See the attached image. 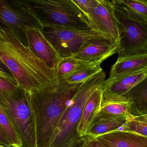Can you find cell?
I'll list each match as a JSON object with an SVG mask.
<instances>
[{"mask_svg":"<svg viewBox=\"0 0 147 147\" xmlns=\"http://www.w3.org/2000/svg\"><path fill=\"white\" fill-rule=\"evenodd\" d=\"M0 60L14 76L19 86L29 92L59 82L56 71L38 58L12 30L1 26Z\"/></svg>","mask_w":147,"mask_h":147,"instance_id":"obj_1","label":"cell"},{"mask_svg":"<svg viewBox=\"0 0 147 147\" xmlns=\"http://www.w3.org/2000/svg\"><path fill=\"white\" fill-rule=\"evenodd\" d=\"M82 83L71 84L62 80L30 93L38 147H49L63 113Z\"/></svg>","mask_w":147,"mask_h":147,"instance_id":"obj_2","label":"cell"},{"mask_svg":"<svg viewBox=\"0 0 147 147\" xmlns=\"http://www.w3.org/2000/svg\"><path fill=\"white\" fill-rule=\"evenodd\" d=\"M106 74L102 70L80 85L63 113L49 147H71L81 138L78 127L87 102L91 95L103 86Z\"/></svg>","mask_w":147,"mask_h":147,"instance_id":"obj_3","label":"cell"},{"mask_svg":"<svg viewBox=\"0 0 147 147\" xmlns=\"http://www.w3.org/2000/svg\"><path fill=\"white\" fill-rule=\"evenodd\" d=\"M0 108L14 127L22 147H38L36 123L30 93L20 87L11 92H0Z\"/></svg>","mask_w":147,"mask_h":147,"instance_id":"obj_4","label":"cell"},{"mask_svg":"<svg viewBox=\"0 0 147 147\" xmlns=\"http://www.w3.org/2000/svg\"><path fill=\"white\" fill-rule=\"evenodd\" d=\"M42 26L91 30L86 16L73 0H26Z\"/></svg>","mask_w":147,"mask_h":147,"instance_id":"obj_5","label":"cell"},{"mask_svg":"<svg viewBox=\"0 0 147 147\" xmlns=\"http://www.w3.org/2000/svg\"><path fill=\"white\" fill-rule=\"evenodd\" d=\"M118 26V58L147 53V20L119 3L111 1Z\"/></svg>","mask_w":147,"mask_h":147,"instance_id":"obj_6","label":"cell"},{"mask_svg":"<svg viewBox=\"0 0 147 147\" xmlns=\"http://www.w3.org/2000/svg\"><path fill=\"white\" fill-rule=\"evenodd\" d=\"M0 21V26L11 29L23 44L28 47V31L42 27L26 0H1Z\"/></svg>","mask_w":147,"mask_h":147,"instance_id":"obj_7","label":"cell"},{"mask_svg":"<svg viewBox=\"0 0 147 147\" xmlns=\"http://www.w3.org/2000/svg\"><path fill=\"white\" fill-rule=\"evenodd\" d=\"M42 31L61 58L72 57L89 40L104 35L94 30H79L46 26H42Z\"/></svg>","mask_w":147,"mask_h":147,"instance_id":"obj_8","label":"cell"},{"mask_svg":"<svg viewBox=\"0 0 147 147\" xmlns=\"http://www.w3.org/2000/svg\"><path fill=\"white\" fill-rule=\"evenodd\" d=\"M87 18L91 30L111 38L118 44V26L111 1L97 0L96 5Z\"/></svg>","mask_w":147,"mask_h":147,"instance_id":"obj_9","label":"cell"},{"mask_svg":"<svg viewBox=\"0 0 147 147\" xmlns=\"http://www.w3.org/2000/svg\"><path fill=\"white\" fill-rule=\"evenodd\" d=\"M117 43L111 38L102 35L86 43L73 58L94 65H100L117 53Z\"/></svg>","mask_w":147,"mask_h":147,"instance_id":"obj_10","label":"cell"},{"mask_svg":"<svg viewBox=\"0 0 147 147\" xmlns=\"http://www.w3.org/2000/svg\"><path fill=\"white\" fill-rule=\"evenodd\" d=\"M28 48L51 69L56 71L60 56L44 36L42 29H30L27 34Z\"/></svg>","mask_w":147,"mask_h":147,"instance_id":"obj_11","label":"cell"},{"mask_svg":"<svg viewBox=\"0 0 147 147\" xmlns=\"http://www.w3.org/2000/svg\"><path fill=\"white\" fill-rule=\"evenodd\" d=\"M147 75V70L116 78L102 86V103L123 100L126 93Z\"/></svg>","mask_w":147,"mask_h":147,"instance_id":"obj_12","label":"cell"},{"mask_svg":"<svg viewBox=\"0 0 147 147\" xmlns=\"http://www.w3.org/2000/svg\"><path fill=\"white\" fill-rule=\"evenodd\" d=\"M147 70V53L118 58L112 66L108 82L121 76Z\"/></svg>","mask_w":147,"mask_h":147,"instance_id":"obj_13","label":"cell"},{"mask_svg":"<svg viewBox=\"0 0 147 147\" xmlns=\"http://www.w3.org/2000/svg\"><path fill=\"white\" fill-rule=\"evenodd\" d=\"M95 138L107 147H147V137L126 131H114Z\"/></svg>","mask_w":147,"mask_h":147,"instance_id":"obj_14","label":"cell"},{"mask_svg":"<svg viewBox=\"0 0 147 147\" xmlns=\"http://www.w3.org/2000/svg\"><path fill=\"white\" fill-rule=\"evenodd\" d=\"M123 100L131 104V117L147 114V75L125 94Z\"/></svg>","mask_w":147,"mask_h":147,"instance_id":"obj_15","label":"cell"},{"mask_svg":"<svg viewBox=\"0 0 147 147\" xmlns=\"http://www.w3.org/2000/svg\"><path fill=\"white\" fill-rule=\"evenodd\" d=\"M102 101V86L95 91L87 102L78 125L81 137L86 136L88 130L99 113Z\"/></svg>","mask_w":147,"mask_h":147,"instance_id":"obj_16","label":"cell"},{"mask_svg":"<svg viewBox=\"0 0 147 147\" xmlns=\"http://www.w3.org/2000/svg\"><path fill=\"white\" fill-rule=\"evenodd\" d=\"M130 118H103L97 117L86 136L96 138L116 130H123Z\"/></svg>","mask_w":147,"mask_h":147,"instance_id":"obj_17","label":"cell"},{"mask_svg":"<svg viewBox=\"0 0 147 147\" xmlns=\"http://www.w3.org/2000/svg\"><path fill=\"white\" fill-rule=\"evenodd\" d=\"M131 104L127 101H111L102 103L97 117L103 118L129 117Z\"/></svg>","mask_w":147,"mask_h":147,"instance_id":"obj_18","label":"cell"},{"mask_svg":"<svg viewBox=\"0 0 147 147\" xmlns=\"http://www.w3.org/2000/svg\"><path fill=\"white\" fill-rule=\"evenodd\" d=\"M94 65H98L91 64L72 57L61 58L56 71L57 78L60 81L79 69Z\"/></svg>","mask_w":147,"mask_h":147,"instance_id":"obj_19","label":"cell"},{"mask_svg":"<svg viewBox=\"0 0 147 147\" xmlns=\"http://www.w3.org/2000/svg\"><path fill=\"white\" fill-rule=\"evenodd\" d=\"M0 129H2L8 138L11 145L16 147H22L21 141L9 119L0 108Z\"/></svg>","mask_w":147,"mask_h":147,"instance_id":"obj_20","label":"cell"},{"mask_svg":"<svg viewBox=\"0 0 147 147\" xmlns=\"http://www.w3.org/2000/svg\"><path fill=\"white\" fill-rule=\"evenodd\" d=\"M102 70L100 65L89 66L77 70L62 80L71 84L82 83L88 78Z\"/></svg>","mask_w":147,"mask_h":147,"instance_id":"obj_21","label":"cell"},{"mask_svg":"<svg viewBox=\"0 0 147 147\" xmlns=\"http://www.w3.org/2000/svg\"><path fill=\"white\" fill-rule=\"evenodd\" d=\"M119 3L147 20V0H118Z\"/></svg>","mask_w":147,"mask_h":147,"instance_id":"obj_22","label":"cell"},{"mask_svg":"<svg viewBox=\"0 0 147 147\" xmlns=\"http://www.w3.org/2000/svg\"><path fill=\"white\" fill-rule=\"evenodd\" d=\"M19 87H20L14 76L1 68L0 71V92H11Z\"/></svg>","mask_w":147,"mask_h":147,"instance_id":"obj_23","label":"cell"},{"mask_svg":"<svg viewBox=\"0 0 147 147\" xmlns=\"http://www.w3.org/2000/svg\"><path fill=\"white\" fill-rule=\"evenodd\" d=\"M123 131L147 137V123L135 121L129 119L126 126Z\"/></svg>","mask_w":147,"mask_h":147,"instance_id":"obj_24","label":"cell"},{"mask_svg":"<svg viewBox=\"0 0 147 147\" xmlns=\"http://www.w3.org/2000/svg\"><path fill=\"white\" fill-rule=\"evenodd\" d=\"M87 18L97 3V0H73Z\"/></svg>","mask_w":147,"mask_h":147,"instance_id":"obj_25","label":"cell"},{"mask_svg":"<svg viewBox=\"0 0 147 147\" xmlns=\"http://www.w3.org/2000/svg\"><path fill=\"white\" fill-rule=\"evenodd\" d=\"M82 147H107L96 138L85 136L84 143Z\"/></svg>","mask_w":147,"mask_h":147,"instance_id":"obj_26","label":"cell"},{"mask_svg":"<svg viewBox=\"0 0 147 147\" xmlns=\"http://www.w3.org/2000/svg\"><path fill=\"white\" fill-rule=\"evenodd\" d=\"M0 144L11 145L8 138L2 129H0Z\"/></svg>","mask_w":147,"mask_h":147,"instance_id":"obj_27","label":"cell"},{"mask_svg":"<svg viewBox=\"0 0 147 147\" xmlns=\"http://www.w3.org/2000/svg\"><path fill=\"white\" fill-rule=\"evenodd\" d=\"M129 119H131V120H135V121L147 123V114L143 115V116L130 118Z\"/></svg>","mask_w":147,"mask_h":147,"instance_id":"obj_28","label":"cell"},{"mask_svg":"<svg viewBox=\"0 0 147 147\" xmlns=\"http://www.w3.org/2000/svg\"><path fill=\"white\" fill-rule=\"evenodd\" d=\"M85 139V136L82 137L80 139L78 140L74 144H73L71 147H82L84 143Z\"/></svg>","mask_w":147,"mask_h":147,"instance_id":"obj_29","label":"cell"},{"mask_svg":"<svg viewBox=\"0 0 147 147\" xmlns=\"http://www.w3.org/2000/svg\"><path fill=\"white\" fill-rule=\"evenodd\" d=\"M0 147H16L12 146L11 145H4V144H0Z\"/></svg>","mask_w":147,"mask_h":147,"instance_id":"obj_30","label":"cell"},{"mask_svg":"<svg viewBox=\"0 0 147 147\" xmlns=\"http://www.w3.org/2000/svg\"></svg>","mask_w":147,"mask_h":147,"instance_id":"obj_31","label":"cell"}]
</instances>
